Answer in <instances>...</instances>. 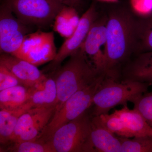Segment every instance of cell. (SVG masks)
Segmentation results:
<instances>
[{
    "mask_svg": "<svg viewBox=\"0 0 152 152\" xmlns=\"http://www.w3.org/2000/svg\"><path fill=\"white\" fill-rule=\"evenodd\" d=\"M133 103L134 108L141 113L152 128V91L142 95Z\"/></svg>",
    "mask_w": 152,
    "mask_h": 152,
    "instance_id": "cb8c5ba5",
    "label": "cell"
},
{
    "mask_svg": "<svg viewBox=\"0 0 152 152\" xmlns=\"http://www.w3.org/2000/svg\"><path fill=\"white\" fill-rule=\"evenodd\" d=\"M30 96V88L22 85L0 91V108H18L28 102Z\"/></svg>",
    "mask_w": 152,
    "mask_h": 152,
    "instance_id": "d6986e66",
    "label": "cell"
},
{
    "mask_svg": "<svg viewBox=\"0 0 152 152\" xmlns=\"http://www.w3.org/2000/svg\"><path fill=\"white\" fill-rule=\"evenodd\" d=\"M33 108L29 103L14 109H1L0 111V141L1 144L10 142L20 117Z\"/></svg>",
    "mask_w": 152,
    "mask_h": 152,
    "instance_id": "e0dca14e",
    "label": "cell"
},
{
    "mask_svg": "<svg viewBox=\"0 0 152 152\" xmlns=\"http://www.w3.org/2000/svg\"><path fill=\"white\" fill-rule=\"evenodd\" d=\"M0 65L7 68L18 78L21 84L28 88L34 87L46 77L37 66L8 54L1 53Z\"/></svg>",
    "mask_w": 152,
    "mask_h": 152,
    "instance_id": "7c38bea8",
    "label": "cell"
},
{
    "mask_svg": "<svg viewBox=\"0 0 152 152\" xmlns=\"http://www.w3.org/2000/svg\"><path fill=\"white\" fill-rule=\"evenodd\" d=\"M130 4L133 13L139 18L152 14V0H130Z\"/></svg>",
    "mask_w": 152,
    "mask_h": 152,
    "instance_id": "d4e9b609",
    "label": "cell"
},
{
    "mask_svg": "<svg viewBox=\"0 0 152 152\" xmlns=\"http://www.w3.org/2000/svg\"><path fill=\"white\" fill-rule=\"evenodd\" d=\"M90 140L93 152H121V142L119 137H117L115 134L93 119Z\"/></svg>",
    "mask_w": 152,
    "mask_h": 152,
    "instance_id": "5bb4252c",
    "label": "cell"
},
{
    "mask_svg": "<svg viewBox=\"0 0 152 152\" xmlns=\"http://www.w3.org/2000/svg\"><path fill=\"white\" fill-rule=\"evenodd\" d=\"M16 17L25 24L44 27L53 23L65 5L58 0H6Z\"/></svg>",
    "mask_w": 152,
    "mask_h": 152,
    "instance_id": "8992f818",
    "label": "cell"
},
{
    "mask_svg": "<svg viewBox=\"0 0 152 152\" xmlns=\"http://www.w3.org/2000/svg\"><path fill=\"white\" fill-rule=\"evenodd\" d=\"M91 122L84 113L58 129L48 141L55 152H93L90 140Z\"/></svg>",
    "mask_w": 152,
    "mask_h": 152,
    "instance_id": "5b68a950",
    "label": "cell"
},
{
    "mask_svg": "<svg viewBox=\"0 0 152 152\" xmlns=\"http://www.w3.org/2000/svg\"><path fill=\"white\" fill-rule=\"evenodd\" d=\"M56 106L30 109L19 118L10 142L35 140L42 137L54 114Z\"/></svg>",
    "mask_w": 152,
    "mask_h": 152,
    "instance_id": "ba28073f",
    "label": "cell"
},
{
    "mask_svg": "<svg viewBox=\"0 0 152 152\" xmlns=\"http://www.w3.org/2000/svg\"><path fill=\"white\" fill-rule=\"evenodd\" d=\"M101 74L95 69L81 48L70 56L59 68L55 77L57 97L54 114L71 96Z\"/></svg>",
    "mask_w": 152,
    "mask_h": 152,
    "instance_id": "7a4b0ae2",
    "label": "cell"
},
{
    "mask_svg": "<svg viewBox=\"0 0 152 152\" xmlns=\"http://www.w3.org/2000/svg\"><path fill=\"white\" fill-rule=\"evenodd\" d=\"M20 84V81L13 74L5 67L0 65V91Z\"/></svg>",
    "mask_w": 152,
    "mask_h": 152,
    "instance_id": "484cf974",
    "label": "cell"
},
{
    "mask_svg": "<svg viewBox=\"0 0 152 152\" xmlns=\"http://www.w3.org/2000/svg\"><path fill=\"white\" fill-rule=\"evenodd\" d=\"M150 85L146 83L124 80L117 81L115 78L107 75L93 99L95 116L107 114L118 105L133 102L146 92Z\"/></svg>",
    "mask_w": 152,
    "mask_h": 152,
    "instance_id": "3957f363",
    "label": "cell"
},
{
    "mask_svg": "<svg viewBox=\"0 0 152 152\" xmlns=\"http://www.w3.org/2000/svg\"><path fill=\"white\" fill-rule=\"evenodd\" d=\"M114 112L122 120L131 137L152 136V128L137 110H130L126 105Z\"/></svg>",
    "mask_w": 152,
    "mask_h": 152,
    "instance_id": "4fadbf2b",
    "label": "cell"
},
{
    "mask_svg": "<svg viewBox=\"0 0 152 152\" xmlns=\"http://www.w3.org/2000/svg\"><path fill=\"white\" fill-rule=\"evenodd\" d=\"M57 53L53 32L38 31L27 35L13 56L38 66L53 61Z\"/></svg>",
    "mask_w": 152,
    "mask_h": 152,
    "instance_id": "52a82bcc",
    "label": "cell"
},
{
    "mask_svg": "<svg viewBox=\"0 0 152 152\" xmlns=\"http://www.w3.org/2000/svg\"><path fill=\"white\" fill-rule=\"evenodd\" d=\"M150 51H152V14L137 19L134 53L140 54Z\"/></svg>",
    "mask_w": 152,
    "mask_h": 152,
    "instance_id": "ffe728a7",
    "label": "cell"
},
{
    "mask_svg": "<svg viewBox=\"0 0 152 152\" xmlns=\"http://www.w3.org/2000/svg\"><path fill=\"white\" fill-rule=\"evenodd\" d=\"M102 73L66 101L59 110L54 114L40 140L48 141L54 133L63 125L75 119L85 113L93 104L96 93L106 77Z\"/></svg>",
    "mask_w": 152,
    "mask_h": 152,
    "instance_id": "277c9868",
    "label": "cell"
},
{
    "mask_svg": "<svg viewBox=\"0 0 152 152\" xmlns=\"http://www.w3.org/2000/svg\"><path fill=\"white\" fill-rule=\"evenodd\" d=\"M80 18L77 9L64 6L55 18L53 25L54 31L67 39L76 31Z\"/></svg>",
    "mask_w": 152,
    "mask_h": 152,
    "instance_id": "ac0fdd59",
    "label": "cell"
},
{
    "mask_svg": "<svg viewBox=\"0 0 152 152\" xmlns=\"http://www.w3.org/2000/svg\"><path fill=\"white\" fill-rule=\"evenodd\" d=\"M93 120L111 132L119 137L131 138L122 120L115 112L110 115L102 114L95 116Z\"/></svg>",
    "mask_w": 152,
    "mask_h": 152,
    "instance_id": "44dd1931",
    "label": "cell"
},
{
    "mask_svg": "<svg viewBox=\"0 0 152 152\" xmlns=\"http://www.w3.org/2000/svg\"><path fill=\"white\" fill-rule=\"evenodd\" d=\"M57 97L55 79L46 77L41 83L30 88L28 102L32 107L56 106Z\"/></svg>",
    "mask_w": 152,
    "mask_h": 152,
    "instance_id": "2e32d148",
    "label": "cell"
},
{
    "mask_svg": "<svg viewBox=\"0 0 152 152\" xmlns=\"http://www.w3.org/2000/svg\"><path fill=\"white\" fill-rule=\"evenodd\" d=\"M119 137L121 142V152H152V136L132 139Z\"/></svg>",
    "mask_w": 152,
    "mask_h": 152,
    "instance_id": "7402d4cb",
    "label": "cell"
},
{
    "mask_svg": "<svg viewBox=\"0 0 152 152\" xmlns=\"http://www.w3.org/2000/svg\"><path fill=\"white\" fill-rule=\"evenodd\" d=\"M107 22V16L98 17L80 47L95 69L100 73H106Z\"/></svg>",
    "mask_w": 152,
    "mask_h": 152,
    "instance_id": "30bf717a",
    "label": "cell"
},
{
    "mask_svg": "<svg viewBox=\"0 0 152 152\" xmlns=\"http://www.w3.org/2000/svg\"><path fill=\"white\" fill-rule=\"evenodd\" d=\"M99 1H102L107 2H116L118 0H99Z\"/></svg>",
    "mask_w": 152,
    "mask_h": 152,
    "instance_id": "83f0119b",
    "label": "cell"
},
{
    "mask_svg": "<svg viewBox=\"0 0 152 152\" xmlns=\"http://www.w3.org/2000/svg\"><path fill=\"white\" fill-rule=\"evenodd\" d=\"M98 16L96 6L94 4H92L81 17L75 32L69 37L66 39L57 52L54 59L52 61V66L55 68L58 66L66 58L70 56L80 48Z\"/></svg>",
    "mask_w": 152,
    "mask_h": 152,
    "instance_id": "8fae6325",
    "label": "cell"
},
{
    "mask_svg": "<svg viewBox=\"0 0 152 152\" xmlns=\"http://www.w3.org/2000/svg\"><path fill=\"white\" fill-rule=\"evenodd\" d=\"M65 6L72 7L77 9L80 7L81 4L82 0H58Z\"/></svg>",
    "mask_w": 152,
    "mask_h": 152,
    "instance_id": "4316f807",
    "label": "cell"
},
{
    "mask_svg": "<svg viewBox=\"0 0 152 152\" xmlns=\"http://www.w3.org/2000/svg\"><path fill=\"white\" fill-rule=\"evenodd\" d=\"M28 26L16 17L5 0L0 7V50L1 53L15 54L29 34Z\"/></svg>",
    "mask_w": 152,
    "mask_h": 152,
    "instance_id": "9c48e42d",
    "label": "cell"
},
{
    "mask_svg": "<svg viewBox=\"0 0 152 152\" xmlns=\"http://www.w3.org/2000/svg\"><path fill=\"white\" fill-rule=\"evenodd\" d=\"M11 150L16 152H55L50 142L41 140L15 143Z\"/></svg>",
    "mask_w": 152,
    "mask_h": 152,
    "instance_id": "603a6c76",
    "label": "cell"
},
{
    "mask_svg": "<svg viewBox=\"0 0 152 152\" xmlns=\"http://www.w3.org/2000/svg\"><path fill=\"white\" fill-rule=\"evenodd\" d=\"M137 18L126 9H115L107 16L106 73L116 78L117 68L134 53Z\"/></svg>",
    "mask_w": 152,
    "mask_h": 152,
    "instance_id": "6da1fadb",
    "label": "cell"
},
{
    "mask_svg": "<svg viewBox=\"0 0 152 152\" xmlns=\"http://www.w3.org/2000/svg\"><path fill=\"white\" fill-rule=\"evenodd\" d=\"M125 71L124 80L152 84V51L138 54Z\"/></svg>",
    "mask_w": 152,
    "mask_h": 152,
    "instance_id": "9a60e30c",
    "label": "cell"
}]
</instances>
